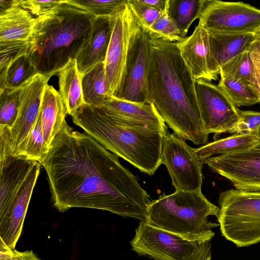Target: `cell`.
Here are the masks:
<instances>
[{
  "instance_id": "7",
  "label": "cell",
  "mask_w": 260,
  "mask_h": 260,
  "mask_svg": "<svg viewBox=\"0 0 260 260\" xmlns=\"http://www.w3.org/2000/svg\"><path fill=\"white\" fill-rule=\"evenodd\" d=\"M210 241H189L141 221L130 244L140 255L155 260H211Z\"/></svg>"
},
{
  "instance_id": "5",
  "label": "cell",
  "mask_w": 260,
  "mask_h": 260,
  "mask_svg": "<svg viewBox=\"0 0 260 260\" xmlns=\"http://www.w3.org/2000/svg\"><path fill=\"white\" fill-rule=\"evenodd\" d=\"M219 207L210 202L202 191H175L150 201L146 222L185 239L205 242L211 241L219 226L208 221L211 215H218Z\"/></svg>"
},
{
  "instance_id": "11",
  "label": "cell",
  "mask_w": 260,
  "mask_h": 260,
  "mask_svg": "<svg viewBox=\"0 0 260 260\" xmlns=\"http://www.w3.org/2000/svg\"><path fill=\"white\" fill-rule=\"evenodd\" d=\"M161 163L166 167L176 191H201L203 164L192 148L174 133L164 137Z\"/></svg>"
},
{
  "instance_id": "39",
  "label": "cell",
  "mask_w": 260,
  "mask_h": 260,
  "mask_svg": "<svg viewBox=\"0 0 260 260\" xmlns=\"http://www.w3.org/2000/svg\"><path fill=\"white\" fill-rule=\"evenodd\" d=\"M139 2L147 7L165 11L166 9L167 0H138Z\"/></svg>"
},
{
  "instance_id": "38",
  "label": "cell",
  "mask_w": 260,
  "mask_h": 260,
  "mask_svg": "<svg viewBox=\"0 0 260 260\" xmlns=\"http://www.w3.org/2000/svg\"><path fill=\"white\" fill-rule=\"evenodd\" d=\"M12 260H42L40 259L32 250L19 251L13 250Z\"/></svg>"
},
{
  "instance_id": "18",
  "label": "cell",
  "mask_w": 260,
  "mask_h": 260,
  "mask_svg": "<svg viewBox=\"0 0 260 260\" xmlns=\"http://www.w3.org/2000/svg\"><path fill=\"white\" fill-rule=\"evenodd\" d=\"M40 114L44 151L47 154L54 139L61 129L68 114L66 105L59 91L48 84L43 92Z\"/></svg>"
},
{
  "instance_id": "40",
  "label": "cell",
  "mask_w": 260,
  "mask_h": 260,
  "mask_svg": "<svg viewBox=\"0 0 260 260\" xmlns=\"http://www.w3.org/2000/svg\"><path fill=\"white\" fill-rule=\"evenodd\" d=\"M13 249L0 239V260H12Z\"/></svg>"
},
{
  "instance_id": "29",
  "label": "cell",
  "mask_w": 260,
  "mask_h": 260,
  "mask_svg": "<svg viewBox=\"0 0 260 260\" xmlns=\"http://www.w3.org/2000/svg\"><path fill=\"white\" fill-rule=\"evenodd\" d=\"M20 90L6 88L0 91V126L11 128L14 125L20 105Z\"/></svg>"
},
{
  "instance_id": "12",
  "label": "cell",
  "mask_w": 260,
  "mask_h": 260,
  "mask_svg": "<svg viewBox=\"0 0 260 260\" xmlns=\"http://www.w3.org/2000/svg\"><path fill=\"white\" fill-rule=\"evenodd\" d=\"M198 103L205 132L214 139L224 133H234L240 111L224 92L210 81L195 80Z\"/></svg>"
},
{
  "instance_id": "17",
  "label": "cell",
  "mask_w": 260,
  "mask_h": 260,
  "mask_svg": "<svg viewBox=\"0 0 260 260\" xmlns=\"http://www.w3.org/2000/svg\"><path fill=\"white\" fill-rule=\"evenodd\" d=\"M113 22L112 15L93 18L88 39L75 58L81 76L97 64L105 62Z\"/></svg>"
},
{
  "instance_id": "35",
  "label": "cell",
  "mask_w": 260,
  "mask_h": 260,
  "mask_svg": "<svg viewBox=\"0 0 260 260\" xmlns=\"http://www.w3.org/2000/svg\"><path fill=\"white\" fill-rule=\"evenodd\" d=\"M259 127V112L240 110L239 120L234 133L257 135Z\"/></svg>"
},
{
  "instance_id": "10",
  "label": "cell",
  "mask_w": 260,
  "mask_h": 260,
  "mask_svg": "<svg viewBox=\"0 0 260 260\" xmlns=\"http://www.w3.org/2000/svg\"><path fill=\"white\" fill-rule=\"evenodd\" d=\"M149 66V35L138 22L131 39L124 75L117 99L137 103L150 102Z\"/></svg>"
},
{
  "instance_id": "15",
  "label": "cell",
  "mask_w": 260,
  "mask_h": 260,
  "mask_svg": "<svg viewBox=\"0 0 260 260\" xmlns=\"http://www.w3.org/2000/svg\"><path fill=\"white\" fill-rule=\"evenodd\" d=\"M41 164L36 161L13 200L0 211V239L15 249L21 236L25 217Z\"/></svg>"
},
{
  "instance_id": "24",
  "label": "cell",
  "mask_w": 260,
  "mask_h": 260,
  "mask_svg": "<svg viewBox=\"0 0 260 260\" xmlns=\"http://www.w3.org/2000/svg\"><path fill=\"white\" fill-rule=\"evenodd\" d=\"M209 0H167L166 11L185 37L192 23L199 19Z\"/></svg>"
},
{
  "instance_id": "4",
  "label": "cell",
  "mask_w": 260,
  "mask_h": 260,
  "mask_svg": "<svg viewBox=\"0 0 260 260\" xmlns=\"http://www.w3.org/2000/svg\"><path fill=\"white\" fill-rule=\"evenodd\" d=\"M94 17L64 0L36 17L27 54L38 73L50 78L75 59L88 39Z\"/></svg>"
},
{
  "instance_id": "3",
  "label": "cell",
  "mask_w": 260,
  "mask_h": 260,
  "mask_svg": "<svg viewBox=\"0 0 260 260\" xmlns=\"http://www.w3.org/2000/svg\"><path fill=\"white\" fill-rule=\"evenodd\" d=\"M71 116L85 133L142 172L153 175L162 164L167 132L120 118L102 105L84 104Z\"/></svg>"
},
{
  "instance_id": "19",
  "label": "cell",
  "mask_w": 260,
  "mask_h": 260,
  "mask_svg": "<svg viewBox=\"0 0 260 260\" xmlns=\"http://www.w3.org/2000/svg\"><path fill=\"white\" fill-rule=\"evenodd\" d=\"M100 105L114 115L132 122L147 125L167 132L166 123L151 102L137 103L108 96Z\"/></svg>"
},
{
  "instance_id": "20",
  "label": "cell",
  "mask_w": 260,
  "mask_h": 260,
  "mask_svg": "<svg viewBox=\"0 0 260 260\" xmlns=\"http://www.w3.org/2000/svg\"><path fill=\"white\" fill-rule=\"evenodd\" d=\"M212 59L220 69L237 55L250 51L255 40L254 34H224L208 32Z\"/></svg>"
},
{
  "instance_id": "36",
  "label": "cell",
  "mask_w": 260,
  "mask_h": 260,
  "mask_svg": "<svg viewBox=\"0 0 260 260\" xmlns=\"http://www.w3.org/2000/svg\"><path fill=\"white\" fill-rule=\"evenodd\" d=\"M19 5L37 17L49 13L59 7L64 0H18Z\"/></svg>"
},
{
  "instance_id": "34",
  "label": "cell",
  "mask_w": 260,
  "mask_h": 260,
  "mask_svg": "<svg viewBox=\"0 0 260 260\" xmlns=\"http://www.w3.org/2000/svg\"><path fill=\"white\" fill-rule=\"evenodd\" d=\"M128 4L139 24L146 32L164 12L143 5L138 0H128Z\"/></svg>"
},
{
  "instance_id": "13",
  "label": "cell",
  "mask_w": 260,
  "mask_h": 260,
  "mask_svg": "<svg viewBox=\"0 0 260 260\" xmlns=\"http://www.w3.org/2000/svg\"><path fill=\"white\" fill-rule=\"evenodd\" d=\"M229 180L237 189L260 192V145L233 153L216 155L203 162Z\"/></svg>"
},
{
  "instance_id": "14",
  "label": "cell",
  "mask_w": 260,
  "mask_h": 260,
  "mask_svg": "<svg viewBox=\"0 0 260 260\" xmlns=\"http://www.w3.org/2000/svg\"><path fill=\"white\" fill-rule=\"evenodd\" d=\"M49 77L37 73L20 90V105L17 119L10 128L13 155H20L40 114L43 92Z\"/></svg>"
},
{
  "instance_id": "1",
  "label": "cell",
  "mask_w": 260,
  "mask_h": 260,
  "mask_svg": "<svg viewBox=\"0 0 260 260\" xmlns=\"http://www.w3.org/2000/svg\"><path fill=\"white\" fill-rule=\"evenodd\" d=\"M41 165L59 212L92 208L146 222L149 196L136 176L118 156L66 120Z\"/></svg>"
},
{
  "instance_id": "42",
  "label": "cell",
  "mask_w": 260,
  "mask_h": 260,
  "mask_svg": "<svg viewBox=\"0 0 260 260\" xmlns=\"http://www.w3.org/2000/svg\"><path fill=\"white\" fill-rule=\"evenodd\" d=\"M255 40L251 48L260 50V27L254 33Z\"/></svg>"
},
{
  "instance_id": "31",
  "label": "cell",
  "mask_w": 260,
  "mask_h": 260,
  "mask_svg": "<svg viewBox=\"0 0 260 260\" xmlns=\"http://www.w3.org/2000/svg\"><path fill=\"white\" fill-rule=\"evenodd\" d=\"M20 155L30 160L37 161L41 164L46 157L40 112Z\"/></svg>"
},
{
  "instance_id": "9",
  "label": "cell",
  "mask_w": 260,
  "mask_h": 260,
  "mask_svg": "<svg viewBox=\"0 0 260 260\" xmlns=\"http://www.w3.org/2000/svg\"><path fill=\"white\" fill-rule=\"evenodd\" d=\"M199 19L209 32L254 34L260 27V10L243 2L209 0Z\"/></svg>"
},
{
  "instance_id": "22",
  "label": "cell",
  "mask_w": 260,
  "mask_h": 260,
  "mask_svg": "<svg viewBox=\"0 0 260 260\" xmlns=\"http://www.w3.org/2000/svg\"><path fill=\"white\" fill-rule=\"evenodd\" d=\"M59 92L66 105L68 114L72 115L85 104L80 75L75 59H71L57 73Z\"/></svg>"
},
{
  "instance_id": "44",
  "label": "cell",
  "mask_w": 260,
  "mask_h": 260,
  "mask_svg": "<svg viewBox=\"0 0 260 260\" xmlns=\"http://www.w3.org/2000/svg\"><path fill=\"white\" fill-rule=\"evenodd\" d=\"M257 136L258 137V138H259V140L260 141V127H259L258 128V132H257ZM260 145V143L259 144Z\"/></svg>"
},
{
  "instance_id": "27",
  "label": "cell",
  "mask_w": 260,
  "mask_h": 260,
  "mask_svg": "<svg viewBox=\"0 0 260 260\" xmlns=\"http://www.w3.org/2000/svg\"><path fill=\"white\" fill-rule=\"evenodd\" d=\"M217 86L237 107L250 106L260 103L258 93L251 87L240 81L220 78Z\"/></svg>"
},
{
  "instance_id": "41",
  "label": "cell",
  "mask_w": 260,
  "mask_h": 260,
  "mask_svg": "<svg viewBox=\"0 0 260 260\" xmlns=\"http://www.w3.org/2000/svg\"><path fill=\"white\" fill-rule=\"evenodd\" d=\"M17 5L18 0H0V14Z\"/></svg>"
},
{
  "instance_id": "21",
  "label": "cell",
  "mask_w": 260,
  "mask_h": 260,
  "mask_svg": "<svg viewBox=\"0 0 260 260\" xmlns=\"http://www.w3.org/2000/svg\"><path fill=\"white\" fill-rule=\"evenodd\" d=\"M36 18L18 5L0 14V43L29 42Z\"/></svg>"
},
{
  "instance_id": "23",
  "label": "cell",
  "mask_w": 260,
  "mask_h": 260,
  "mask_svg": "<svg viewBox=\"0 0 260 260\" xmlns=\"http://www.w3.org/2000/svg\"><path fill=\"white\" fill-rule=\"evenodd\" d=\"M260 143L257 136L235 134L225 138L216 140L196 148L194 154L202 163L215 155H225L250 149Z\"/></svg>"
},
{
  "instance_id": "33",
  "label": "cell",
  "mask_w": 260,
  "mask_h": 260,
  "mask_svg": "<svg viewBox=\"0 0 260 260\" xmlns=\"http://www.w3.org/2000/svg\"><path fill=\"white\" fill-rule=\"evenodd\" d=\"M147 32L157 38L172 42H179L185 38L168 16L166 10L149 28Z\"/></svg>"
},
{
  "instance_id": "43",
  "label": "cell",
  "mask_w": 260,
  "mask_h": 260,
  "mask_svg": "<svg viewBox=\"0 0 260 260\" xmlns=\"http://www.w3.org/2000/svg\"><path fill=\"white\" fill-rule=\"evenodd\" d=\"M257 90L260 99V81L256 82Z\"/></svg>"
},
{
  "instance_id": "26",
  "label": "cell",
  "mask_w": 260,
  "mask_h": 260,
  "mask_svg": "<svg viewBox=\"0 0 260 260\" xmlns=\"http://www.w3.org/2000/svg\"><path fill=\"white\" fill-rule=\"evenodd\" d=\"M220 78H230L242 82L257 92L249 51L237 55L224 64L220 69Z\"/></svg>"
},
{
  "instance_id": "28",
  "label": "cell",
  "mask_w": 260,
  "mask_h": 260,
  "mask_svg": "<svg viewBox=\"0 0 260 260\" xmlns=\"http://www.w3.org/2000/svg\"><path fill=\"white\" fill-rule=\"evenodd\" d=\"M37 73L29 56L27 54H23L8 68L2 90L6 88H21Z\"/></svg>"
},
{
  "instance_id": "8",
  "label": "cell",
  "mask_w": 260,
  "mask_h": 260,
  "mask_svg": "<svg viewBox=\"0 0 260 260\" xmlns=\"http://www.w3.org/2000/svg\"><path fill=\"white\" fill-rule=\"evenodd\" d=\"M112 16L113 30L105 65L108 95L117 98L124 75L131 39L138 22L128 0L117 7Z\"/></svg>"
},
{
  "instance_id": "16",
  "label": "cell",
  "mask_w": 260,
  "mask_h": 260,
  "mask_svg": "<svg viewBox=\"0 0 260 260\" xmlns=\"http://www.w3.org/2000/svg\"><path fill=\"white\" fill-rule=\"evenodd\" d=\"M180 54L195 80H216L220 69L213 62L207 30L198 24L187 38L177 42Z\"/></svg>"
},
{
  "instance_id": "30",
  "label": "cell",
  "mask_w": 260,
  "mask_h": 260,
  "mask_svg": "<svg viewBox=\"0 0 260 260\" xmlns=\"http://www.w3.org/2000/svg\"><path fill=\"white\" fill-rule=\"evenodd\" d=\"M28 42L0 43V91L4 89L6 72L20 56L27 54Z\"/></svg>"
},
{
  "instance_id": "37",
  "label": "cell",
  "mask_w": 260,
  "mask_h": 260,
  "mask_svg": "<svg viewBox=\"0 0 260 260\" xmlns=\"http://www.w3.org/2000/svg\"><path fill=\"white\" fill-rule=\"evenodd\" d=\"M256 82L260 81V50L251 48L249 51Z\"/></svg>"
},
{
  "instance_id": "6",
  "label": "cell",
  "mask_w": 260,
  "mask_h": 260,
  "mask_svg": "<svg viewBox=\"0 0 260 260\" xmlns=\"http://www.w3.org/2000/svg\"><path fill=\"white\" fill-rule=\"evenodd\" d=\"M218 204L223 236L238 247L260 241V192L227 190L219 194Z\"/></svg>"
},
{
  "instance_id": "25",
  "label": "cell",
  "mask_w": 260,
  "mask_h": 260,
  "mask_svg": "<svg viewBox=\"0 0 260 260\" xmlns=\"http://www.w3.org/2000/svg\"><path fill=\"white\" fill-rule=\"evenodd\" d=\"M81 81L85 104L100 105L108 96L105 62L97 64L82 75Z\"/></svg>"
},
{
  "instance_id": "32",
  "label": "cell",
  "mask_w": 260,
  "mask_h": 260,
  "mask_svg": "<svg viewBox=\"0 0 260 260\" xmlns=\"http://www.w3.org/2000/svg\"><path fill=\"white\" fill-rule=\"evenodd\" d=\"M72 4L95 16H111L117 7L127 0H67Z\"/></svg>"
},
{
  "instance_id": "2",
  "label": "cell",
  "mask_w": 260,
  "mask_h": 260,
  "mask_svg": "<svg viewBox=\"0 0 260 260\" xmlns=\"http://www.w3.org/2000/svg\"><path fill=\"white\" fill-rule=\"evenodd\" d=\"M149 35L150 102L176 136L195 145L207 144L209 135L200 113L196 80L180 54L177 42Z\"/></svg>"
}]
</instances>
